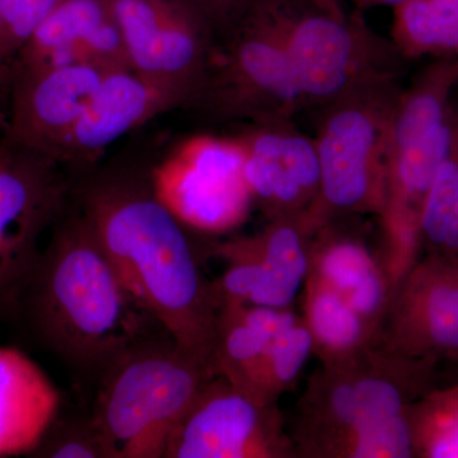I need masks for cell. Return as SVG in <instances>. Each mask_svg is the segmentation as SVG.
I'll return each mask as SVG.
<instances>
[{
    "instance_id": "1",
    "label": "cell",
    "mask_w": 458,
    "mask_h": 458,
    "mask_svg": "<svg viewBox=\"0 0 458 458\" xmlns=\"http://www.w3.org/2000/svg\"><path fill=\"white\" fill-rule=\"evenodd\" d=\"M72 199L129 293L212 369L221 301L201 271L190 229L156 194L149 171L86 174L73 183Z\"/></svg>"
},
{
    "instance_id": "2",
    "label": "cell",
    "mask_w": 458,
    "mask_h": 458,
    "mask_svg": "<svg viewBox=\"0 0 458 458\" xmlns=\"http://www.w3.org/2000/svg\"><path fill=\"white\" fill-rule=\"evenodd\" d=\"M14 315L92 386L126 352L167 334L123 286L72 197L51 227Z\"/></svg>"
},
{
    "instance_id": "3",
    "label": "cell",
    "mask_w": 458,
    "mask_h": 458,
    "mask_svg": "<svg viewBox=\"0 0 458 458\" xmlns=\"http://www.w3.org/2000/svg\"><path fill=\"white\" fill-rule=\"evenodd\" d=\"M436 367L369 346L319 366L294 409L297 458H412L409 410L430 390Z\"/></svg>"
},
{
    "instance_id": "4",
    "label": "cell",
    "mask_w": 458,
    "mask_h": 458,
    "mask_svg": "<svg viewBox=\"0 0 458 458\" xmlns=\"http://www.w3.org/2000/svg\"><path fill=\"white\" fill-rule=\"evenodd\" d=\"M454 59L428 66L394 107L388 153L381 252L394 288L420 259V228L428 195L450 147Z\"/></svg>"
},
{
    "instance_id": "5",
    "label": "cell",
    "mask_w": 458,
    "mask_h": 458,
    "mask_svg": "<svg viewBox=\"0 0 458 458\" xmlns=\"http://www.w3.org/2000/svg\"><path fill=\"white\" fill-rule=\"evenodd\" d=\"M214 372L161 334L111 364L90 414L111 458H165L174 428Z\"/></svg>"
},
{
    "instance_id": "6",
    "label": "cell",
    "mask_w": 458,
    "mask_h": 458,
    "mask_svg": "<svg viewBox=\"0 0 458 458\" xmlns=\"http://www.w3.org/2000/svg\"><path fill=\"white\" fill-rule=\"evenodd\" d=\"M400 82L377 84L322 107L318 147L321 188L309 229L335 219L381 216L391 129Z\"/></svg>"
},
{
    "instance_id": "7",
    "label": "cell",
    "mask_w": 458,
    "mask_h": 458,
    "mask_svg": "<svg viewBox=\"0 0 458 458\" xmlns=\"http://www.w3.org/2000/svg\"><path fill=\"white\" fill-rule=\"evenodd\" d=\"M286 55L309 106L325 107L357 90L400 82L406 57L377 33L363 11L346 16L306 0H271Z\"/></svg>"
},
{
    "instance_id": "8",
    "label": "cell",
    "mask_w": 458,
    "mask_h": 458,
    "mask_svg": "<svg viewBox=\"0 0 458 458\" xmlns=\"http://www.w3.org/2000/svg\"><path fill=\"white\" fill-rule=\"evenodd\" d=\"M197 104L246 125L293 122L306 108L271 0H252L240 25L216 44Z\"/></svg>"
},
{
    "instance_id": "9",
    "label": "cell",
    "mask_w": 458,
    "mask_h": 458,
    "mask_svg": "<svg viewBox=\"0 0 458 458\" xmlns=\"http://www.w3.org/2000/svg\"><path fill=\"white\" fill-rule=\"evenodd\" d=\"M62 165L44 153L0 140V315L16 313L40 259L38 243L72 197Z\"/></svg>"
},
{
    "instance_id": "10",
    "label": "cell",
    "mask_w": 458,
    "mask_h": 458,
    "mask_svg": "<svg viewBox=\"0 0 458 458\" xmlns=\"http://www.w3.org/2000/svg\"><path fill=\"white\" fill-rule=\"evenodd\" d=\"M156 194L190 231L222 234L240 227L254 201L236 137L197 135L149 170Z\"/></svg>"
},
{
    "instance_id": "11",
    "label": "cell",
    "mask_w": 458,
    "mask_h": 458,
    "mask_svg": "<svg viewBox=\"0 0 458 458\" xmlns=\"http://www.w3.org/2000/svg\"><path fill=\"white\" fill-rule=\"evenodd\" d=\"M129 68L197 102L216 49L212 32L185 0H106Z\"/></svg>"
},
{
    "instance_id": "12",
    "label": "cell",
    "mask_w": 458,
    "mask_h": 458,
    "mask_svg": "<svg viewBox=\"0 0 458 458\" xmlns=\"http://www.w3.org/2000/svg\"><path fill=\"white\" fill-rule=\"evenodd\" d=\"M165 458H297L278 403L255 400L222 376L205 382L172 433Z\"/></svg>"
},
{
    "instance_id": "13",
    "label": "cell",
    "mask_w": 458,
    "mask_h": 458,
    "mask_svg": "<svg viewBox=\"0 0 458 458\" xmlns=\"http://www.w3.org/2000/svg\"><path fill=\"white\" fill-rule=\"evenodd\" d=\"M376 345L432 366L458 360V255L415 262L394 288Z\"/></svg>"
},
{
    "instance_id": "14",
    "label": "cell",
    "mask_w": 458,
    "mask_h": 458,
    "mask_svg": "<svg viewBox=\"0 0 458 458\" xmlns=\"http://www.w3.org/2000/svg\"><path fill=\"white\" fill-rule=\"evenodd\" d=\"M236 138L252 201L267 222L298 219L309 225L321 188L315 138L297 131L293 122L250 123Z\"/></svg>"
},
{
    "instance_id": "15",
    "label": "cell",
    "mask_w": 458,
    "mask_h": 458,
    "mask_svg": "<svg viewBox=\"0 0 458 458\" xmlns=\"http://www.w3.org/2000/svg\"><path fill=\"white\" fill-rule=\"evenodd\" d=\"M191 105L182 90L165 86L131 69L107 72L89 106L57 146L59 165L89 168L108 147L158 114Z\"/></svg>"
},
{
    "instance_id": "16",
    "label": "cell",
    "mask_w": 458,
    "mask_h": 458,
    "mask_svg": "<svg viewBox=\"0 0 458 458\" xmlns=\"http://www.w3.org/2000/svg\"><path fill=\"white\" fill-rule=\"evenodd\" d=\"M107 72L89 64L18 72L5 135L53 158Z\"/></svg>"
},
{
    "instance_id": "17",
    "label": "cell",
    "mask_w": 458,
    "mask_h": 458,
    "mask_svg": "<svg viewBox=\"0 0 458 458\" xmlns=\"http://www.w3.org/2000/svg\"><path fill=\"white\" fill-rule=\"evenodd\" d=\"M18 72L89 64L131 69L106 0H66L17 54Z\"/></svg>"
},
{
    "instance_id": "18",
    "label": "cell",
    "mask_w": 458,
    "mask_h": 458,
    "mask_svg": "<svg viewBox=\"0 0 458 458\" xmlns=\"http://www.w3.org/2000/svg\"><path fill=\"white\" fill-rule=\"evenodd\" d=\"M309 276L335 292L378 333L394 293L379 250L335 219L310 238Z\"/></svg>"
},
{
    "instance_id": "19",
    "label": "cell",
    "mask_w": 458,
    "mask_h": 458,
    "mask_svg": "<svg viewBox=\"0 0 458 458\" xmlns=\"http://www.w3.org/2000/svg\"><path fill=\"white\" fill-rule=\"evenodd\" d=\"M60 410L47 373L25 352L0 346V458L30 456Z\"/></svg>"
},
{
    "instance_id": "20",
    "label": "cell",
    "mask_w": 458,
    "mask_h": 458,
    "mask_svg": "<svg viewBox=\"0 0 458 458\" xmlns=\"http://www.w3.org/2000/svg\"><path fill=\"white\" fill-rule=\"evenodd\" d=\"M249 238L264 262L265 276L247 306L292 307L310 273L311 232L306 223L276 219Z\"/></svg>"
},
{
    "instance_id": "21",
    "label": "cell",
    "mask_w": 458,
    "mask_h": 458,
    "mask_svg": "<svg viewBox=\"0 0 458 458\" xmlns=\"http://www.w3.org/2000/svg\"><path fill=\"white\" fill-rule=\"evenodd\" d=\"M302 318L321 366L343 363L375 345L376 328L312 276L303 285Z\"/></svg>"
},
{
    "instance_id": "22",
    "label": "cell",
    "mask_w": 458,
    "mask_h": 458,
    "mask_svg": "<svg viewBox=\"0 0 458 458\" xmlns=\"http://www.w3.org/2000/svg\"><path fill=\"white\" fill-rule=\"evenodd\" d=\"M391 40L406 59H458V0H403L394 7Z\"/></svg>"
},
{
    "instance_id": "23",
    "label": "cell",
    "mask_w": 458,
    "mask_h": 458,
    "mask_svg": "<svg viewBox=\"0 0 458 458\" xmlns=\"http://www.w3.org/2000/svg\"><path fill=\"white\" fill-rule=\"evenodd\" d=\"M267 339L247 324L240 307L225 304L216 322L212 355L214 375L225 377L238 390L259 399V379ZM261 403V401H260Z\"/></svg>"
},
{
    "instance_id": "24",
    "label": "cell",
    "mask_w": 458,
    "mask_h": 458,
    "mask_svg": "<svg viewBox=\"0 0 458 458\" xmlns=\"http://www.w3.org/2000/svg\"><path fill=\"white\" fill-rule=\"evenodd\" d=\"M420 240L426 254L458 255V104L454 101L450 147L428 195Z\"/></svg>"
},
{
    "instance_id": "25",
    "label": "cell",
    "mask_w": 458,
    "mask_h": 458,
    "mask_svg": "<svg viewBox=\"0 0 458 458\" xmlns=\"http://www.w3.org/2000/svg\"><path fill=\"white\" fill-rule=\"evenodd\" d=\"M412 457L458 458V384L427 391L409 410Z\"/></svg>"
},
{
    "instance_id": "26",
    "label": "cell",
    "mask_w": 458,
    "mask_h": 458,
    "mask_svg": "<svg viewBox=\"0 0 458 458\" xmlns=\"http://www.w3.org/2000/svg\"><path fill=\"white\" fill-rule=\"evenodd\" d=\"M312 354V336L303 318L294 327L274 336L265 349L259 379L261 403H278L283 394L294 390Z\"/></svg>"
},
{
    "instance_id": "27",
    "label": "cell",
    "mask_w": 458,
    "mask_h": 458,
    "mask_svg": "<svg viewBox=\"0 0 458 458\" xmlns=\"http://www.w3.org/2000/svg\"><path fill=\"white\" fill-rule=\"evenodd\" d=\"M31 457L111 458L92 414L56 415Z\"/></svg>"
},
{
    "instance_id": "28",
    "label": "cell",
    "mask_w": 458,
    "mask_h": 458,
    "mask_svg": "<svg viewBox=\"0 0 458 458\" xmlns=\"http://www.w3.org/2000/svg\"><path fill=\"white\" fill-rule=\"evenodd\" d=\"M66 0H0V62L17 55L32 33Z\"/></svg>"
},
{
    "instance_id": "29",
    "label": "cell",
    "mask_w": 458,
    "mask_h": 458,
    "mask_svg": "<svg viewBox=\"0 0 458 458\" xmlns=\"http://www.w3.org/2000/svg\"><path fill=\"white\" fill-rule=\"evenodd\" d=\"M204 21L216 44L227 38L245 18L252 0H185Z\"/></svg>"
},
{
    "instance_id": "30",
    "label": "cell",
    "mask_w": 458,
    "mask_h": 458,
    "mask_svg": "<svg viewBox=\"0 0 458 458\" xmlns=\"http://www.w3.org/2000/svg\"><path fill=\"white\" fill-rule=\"evenodd\" d=\"M306 2L311 3L315 7L328 12V13L335 14V16L343 17L348 14L344 0H306Z\"/></svg>"
},
{
    "instance_id": "31",
    "label": "cell",
    "mask_w": 458,
    "mask_h": 458,
    "mask_svg": "<svg viewBox=\"0 0 458 458\" xmlns=\"http://www.w3.org/2000/svg\"><path fill=\"white\" fill-rule=\"evenodd\" d=\"M345 2V0H344ZM352 4H354L360 11L373 7H382V5H394L400 4L403 0H348Z\"/></svg>"
},
{
    "instance_id": "32",
    "label": "cell",
    "mask_w": 458,
    "mask_h": 458,
    "mask_svg": "<svg viewBox=\"0 0 458 458\" xmlns=\"http://www.w3.org/2000/svg\"><path fill=\"white\" fill-rule=\"evenodd\" d=\"M456 65H457V69H458V59H456Z\"/></svg>"
}]
</instances>
